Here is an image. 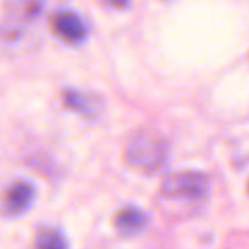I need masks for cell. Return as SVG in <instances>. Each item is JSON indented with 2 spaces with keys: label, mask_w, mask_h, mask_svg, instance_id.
I'll list each match as a JSON object with an SVG mask.
<instances>
[{
  "label": "cell",
  "mask_w": 249,
  "mask_h": 249,
  "mask_svg": "<svg viewBox=\"0 0 249 249\" xmlns=\"http://www.w3.org/2000/svg\"><path fill=\"white\" fill-rule=\"evenodd\" d=\"M108 4L114 6V7H127L130 4V0H107Z\"/></svg>",
  "instance_id": "9c48e42d"
},
{
  "label": "cell",
  "mask_w": 249,
  "mask_h": 249,
  "mask_svg": "<svg viewBox=\"0 0 249 249\" xmlns=\"http://www.w3.org/2000/svg\"><path fill=\"white\" fill-rule=\"evenodd\" d=\"M168 143L155 131H142L136 134L125 152L127 163L144 174L158 172L168 159Z\"/></svg>",
  "instance_id": "6da1fadb"
},
{
  "label": "cell",
  "mask_w": 249,
  "mask_h": 249,
  "mask_svg": "<svg viewBox=\"0 0 249 249\" xmlns=\"http://www.w3.org/2000/svg\"><path fill=\"white\" fill-rule=\"evenodd\" d=\"M149 225V217L144 212L136 207H125L115 216V229L123 236H134L142 233Z\"/></svg>",
  "instance_id": "8992f818"
},
{
  "label": "cell",
  "mask_w": 249,
  "mask_h": 249,
  "mask_svg": "<svg viewBox=\"0 0 249 249\" xmlns=\"http://www.w3.org/2000/svg\"><path fill=\"white\" fill-rule=\"evenodd\" d=\"M35 200V187L28 181L13 182L4 197V209L10 214H22L29 210Z\"/></svg>",
  "instance_id": "277c9868"
},
{
  "label": "cell",
  "mask_w": 249,
  "mask_h": 249,
  "mask_svg": "<svg viewBox=\"0 0 249 249\" xmlns=\"http://www.w3.org/2000/svg\"><path fill=\"white\" fill-rule=\"evenodd\" d=\"M210 191V179L203 172L182 171L168 175L160 187L163 197L171 200L198 201L207 197Z\"/></svg>",
  "instance_id": "7a4b0ae2"
},
{
  "label": "cell",
  "mask_w": 249,
  "mask_h": 249,
  "mask_svg": "<svg viewBox=\"0 0 249 249\" xmlns=\"http://www.w3.org/2000/svg\"><path fill=\"white\" fill-rule=\"evenodd\" d=\"M51 28L60 39L69 44H80L88 36L86 23L71 10H61L55 13L51 19Z\"/></svg>",
  "instance_id": "3957f363"
},
{
  "label": "cell",
  "mask_w": 249,
  "mask_h": 249,
  "mask_svg": "<svg viewBox=\"0 0 249 249\" xmlns=\"http://www.w3.org/2000/svg\"><path fill=\"white\" fill-rule=\"evenodd\" d=\"M25 39V31L18 26L0 28V55L13 50Z\"/></svg>",
  "instance_id": "ba28073f"
},
{
  "label": "cell",
  "mask_w": 249,
  "mask_h": 249,
  "mask_svg": "<svg viewBox=\"0 0 249 249\" xmlns=\"http://www.w3.org/2000/svg\"><path fill=\"white\" fill-rule=\"evenodd\" d=\"M36 247L45 249H64L69 248V242L60 229H45L38 235Z\"/></svg>",
  "instance_id": "52a82bcc"
},
{
  "label": "cell",
  "mask_w": 249,
  "mask_h": 249,
  "mask_svg": "<svg viewBox=\"0 0 249 249\" xmlns=\"http://www.w3.org/2000/svg\"><path fill=\"white\" fill-rule=\"evenodd\" d=\"M63 101L67 108L86 117L96 115L102 108V101L99 96L77 89H67L63 93Z\"/></svg>",
  "instance_id": "5b68a950"
},
{
  "label": "cell",
  "mask_w": 249,
  "mask_h": 249,
  "mask_svg": "<svg viewBox=\"0 0 249 249\" xmlns=\"http://www.w3.org/2000/svg\"><path fill=\"white\" fill-rule=\"evenodd\" d=\"M248 191H249V182H248Z\"/></svg>",
  "instance_id": "30bf717a"
}]
</instances>
